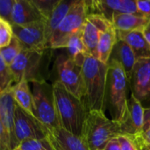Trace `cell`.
Returning <instances> with one entry per match:
<instances>
[{
    "instance_id": "6da1fadb",
    "label": "cell",
    "mask_w": 150,
    "mask_h": 150,
    "mask_svg": "<svg viewBox=\"0 0 150 150\" xmlns=\"http://www.w3.org/2000/svg\"><path fill=\"white\" fill-rule=\"evenodd\" d=\"M60 126L70 134L82 137L89 110L83 99L68 91L57 80L52 84Z\"/></svg>"
},
{
    "instance_id": "7a4b0ae2",
    "label": "cell",
    "mask_w": 150,
    "mask_h": 150,
    "mask_svg": "<svg viewBox=\"0 0 150 150\" xmlns=\"http://www.w3.org/2000/svg\"><path fill=\"white\" fill-rule=\"evenodd\" d=\"M127 77L122 66L115 60L110 59L105 88V106L112 120L120 125L123 124L128 114Z\"/></svg>"
},
{
    "instance_id": "3957f363",
    "label": "cell",
    "mask_w": 150,
    "mask_h": 150,
    "mask_svg": "<svg viewBox=\"0 0 150 150\" xmlns=\"http://www.w3.org/2000/svg\"><path fill=\"white\" fill-rule=\"evenodd\" d=\"M108 64L102 63L97 58L87 56L83 63L84 83L83 101L90 111L105 112V88Z\"/></svg>"
},
{
    "instance_id": "277c9868",
    "label": "cell",
    "mask_w": 150,
    "mask_h": 150,
    "mask_svg": "<svg viewBox=\"0 0 150 150\" xmlns=\"http://www.w3.org/2000/svg\"><path fill=\"white\" fill-rule=\"evenodd\" d=\"M122 135L120 125L101 111H90L83 127L82 140L90 150H104L112 139Z\"/></svg>"
},
{
    "instance_id": "5b68a950",
    "label": "cell",
    "mask_w": 150,
    "mask_h": 150,
    "mask_svg": "<svg viewBox=\"0 0 150 150\" xmlns=\"http://www.w3.org/2000/svg\"><path fill=\"white\" fill-rule=\"evenodd\" d=\"M90 14L88 1L75 0L48 41V49L65 48L69 38L79 32Z\"/></svg>"
},
{
    "instance_id": "8992f818",
    "label": "cell",
    "mask_w": 150,
    "mask_h": 150,
    "mask_svg": "<svg viewBox=\"0 0 150 150\" xmlns=\"http://www.w3.org/2000/svg\"><path fill=\"white\" fill-rule=\"evenodd\" d=\"M32 92L35 117L48 131L60 128L61 126L56 112L53 86L42 79L33 83Z\"/></svg>"
},
{
    "instance_id": "52a82bcc",
    "label": "cell",
    "mask_w": 150,
    "mask_h": 150,
    "mask_svg": "<svg viewBox=\"0 0 150 150\" xmlns=\"http://www.w3.org/2000/svg\"><path fill=\"white\" fill-rule=\"evenodd\" d=\"M58 79L64 88L76 98H84V83L83 77V65L76 63L68 54L58 55L55 61Z\"/></svg>"
},
{
    "instance_id": "ba28073f",
    "label": "cell",
    "mask_w": 150,
    "mask_h": 150,
    "mask_svg": "<svg viewBox=\"0 0 150 150\" xmlns=\"http://www.w3.org/2000/svg\"><path fill=\"white\" fill-rule=\"evenodd\" d=\"M42 56L43 52L23 49L10 66L14 84L23 80L32 83L42 80L40 72Z\"/></svg>"
},
{
    "instance_id": "9c48e42d",
    "label": "cell",
    "mask_w": 150,
    "mask_h": 150,
    "mask_svg": "<svg viewBox=\"0 0 150 150\" xmlns=\"http://www.w3.org/2000/svg\"><path fill=\"white\" fill-rule=\"evenodd\" d=\"M13 36L20 42L22 48L44 52L48 49L46 36V20H39L25 25H12Z\"/></svg>"
},
{
    "instance_id": "30bf717a",
    "label": "cell",
    "mask_w": 150,
    "mask_h": 150,
    "mask_svg": "<svg viewBox=\"0 0 150 150\" xmlns=\"http://www.w3.org/2000/svg\"><path fill=\"white\" fill-rule=\"evenodd\" d=\"M15 136L18 143L31 139H45L48 136V129L34 116L29 114L18 105L15 109Z\"/></svg>"
},
{
    "instance_id": "8fae6325",
    "label": "cell",
    "mask_w": 150,
    "mask_h": 150,
    "mask_svg": "<svg viewBox=\"0 0 150 150\" xmlns=\"http://www.w3.org/2000/svg\"><path fill=\"white\" fill-rule=\"evenodd\" d=\"M131 94L144 108L150 107V58L137 60L128 79Z\"/></svg>"
},
{
    "instance_id": "7c38bea8",
    "label": "cell",
    "mask_w": 150,
    "mask_h": 150,
    "mask_svg": "<svg viewBox=\"0 0 150 150\" xmlns=\"http://www.w3.org/2000/svg\"><path fill=\"white\" fill-rule=\"evenodd\" d=\"M111 25H112V24L99 14L90 13L88 15L81 29V35L90 56L97 58L99 34Z\"/></svg>"
},
{
    "instance_id": "4fadbf2b",
    "label": "cell",
    "mask_w": 150,
    "mask_h": 150,
    "mask_svg": "<svg viewBox=\"0 0 150 150\" xmlns=\"http://www.w3.org/2000/svg\"><path fill=\"white\" fill-rule=\"evenodd\" d=\"M16 105L12 87L0 94V120L8 140L10 150L17 149L19 145L15 136L14 127Z\"/></svg>"
},
{
    "instance_id": "5bb4252c",
    "label": "cell",
    "mask_w": 150,
    "mask_h": 150,
    "mask_svg": "<svg viewBox=\"0 0 150 150\" xmlns=\"http://www.w3.org/2000/svg\"><path fill=\"white\" fill-rule=\"evenodd\" d=\"M88 4L90 13L99 14L111 23L117 14L139 13L134 0H93Z\"/></svg>"
},
{
    "instance_id": "9a60e30c",
    "label": "cell",
    "mask_w": 150,
    "mask_h": 150,
    "mask_svg": "<svg viewBox=\"0 0 150 150\" xmlns=\"http://www.w3.org/2000/svg\"><path fill=\"white\" fill-rule=\"evenodd\" d=\"M145 108L131 94L128 98V114L127 120L120 125L122 135L131 136L134 139L141 136L143 130Z\"/></svg>"
},
{
    "instance_id": "2e32d148",
    "label": "cell",
    "mask_w": 150,
    "mask_h": 150,
    "mask_svg": "<svg viewBox=\"0 0 150 150\" xmlns=\"http://www.w3.org/2000/svg\"><path fill=\"white\" fill-rule=\"evenodd\" d=\"M42 19H44L43 17L32 0H15L11 13V25H25Z\"/></svg>"
},
{
    "instance_id": "e0dca14e",
    "label": "cell",
    "mask_w": 150,
    "mask_h": 150,
    "mask_svg": "<svg viewBox=\"0 0 150 150\" xmlns=\"http://www.w3.org/2000/svg\"><path fill=\"white\" fill-rule=\"evenodd\" d=\"M48 139L54 150H90L81 137L60 127L48 131Z\"/></svg>"
},
{
    "instance_id": "ac0fdd59",
    "label": "cell",
    "mask_w": 150,
    "mask_h": 150,
    "mask_svg": "<svg viewBox=\"0 0 150 150\" xmlns=\"http://www.w3.org/2000/svg\"><path fill=\"white\" fill-rule=\"evenodd\" d=\"M117 38L126 42L132 48L137 60L150 58V45L142 31H117Z\"/></svg>"
},
{
    "instance_id": "d6986e66",
    "label": "cell",
    "mask_w": 150,
    "mask_h": 150,
    "mask_svg": "<svg viewBox=\"0 0 150 150\" xmlns=\"http://www.w3.org/2000/svg\"><path fill=\"white\" fill-rule=\"evenodd\" d=\"M149 18L139 13H120L113 18L112 24L117 31H143Z\"/></svg>"
},
{
    "instance_id": "ffe728a7",
    "label": "cell",
    "mask_w": 150,
    "mask_h": 150,
    "mask_svg": "<svg viewBox=\"0 0 150 150\" xmlns=\"http://www.w3.org/2000/svg\"><path fill=\"white\" fill-rule=\"evenodd\" d=\"M110 59L117 61L122 66L128 81L137 62L132 48L123 40H118L112 49Z\"/></svg>"
},
{
    "instance_id": "44dd1931",
    "label": "cell",
    "mask_w": 150,
    "mask_h": 150,
    "mask_svg": "<svg viewBox=\"0 0 150 150\" xmlns=\"http://www.w3.org/2000/svg\"><path fill=\"white\" fill-rule=\"evenodd\" d=\"M117 40V31L113 25H111L109 28L100 33L97 54V59L99 62L105 64H108L112 49Z\"/></svg>"
},
{
    "instance_id": "7402d4cb",
    "label": "cell",
    "mask_w": 150,
    "mask_h": 150,
    "mask_svg": "<svg viewBox=\"0 0 150 150\" xmlns=\"http://www.w3.org/2000/svg\"><path fill=\"white\" fill-rule=\"evenodd\" d=\"M74 1L75 0H59L50 16L46 20V36L47 39V42L49 41L52 34L54 33V31L57 29L61 22L67 15Z\"/></svg>"
},
{
    "instance_id": "603a6c76",
    "label": "cell",
    "mask_w": 150,
    "mask_h": 150,
    "mask_svg": "<svg viewBox=\"0 0 150 150\" xmlns=\"http://www.w3.org/2000/svg\"><path fill=\"white\" fill-rule=\"evenodd\" d=\"M12 92L17 105H18L29 114L35 117L33 108V92L29 88V83L23 80L18 83H15L12 86Z\"/></svg>"
},
{
    "instance_id": "cb8c5ba5",
    "label": "cell",
    "mask_w": 150,
    "mask_h": 150,
    "mask_svg": "<svg viewBox=\"0 0 150 150\" xmlns=\"http://www.w3.org/2000/svg\"><path fill=\"white\" fill-rule=\"evenodd\" d=\"M65 48L67 49V54L69 55V57H70L80 65H83L85 58L87 56H90L83 42L81 30L69 38Z\"/></svg>"
},
{
    "instance_id": "d4e9b609",
    "label": "cell",
    "mask_w": 150,
    "mask_h": 150,
    "mask_svg": "<svg viewBox=\"0 0 150 150\" xmlns=\"http://www.w3.org/2000/svg\"><path fill=\"white\" fill-rule=\"evenodd\" d=\"M23 50L20 42L18 40L17 38L13 36L10 44L3 48L0 49V55L6 62L7 65L11 66V63L14 62L16 57L19 54V53Z\"/></svg>"
},
{
    "instance_id": "484cf974",
    "label": "cell",
    "mask_w": 150,
    "mask_h": 150,
    "mask_svg": "<svg viewBox=\"0 0 150 150\" xmlns=\"http://www.w3.org/2000/svg\"><path fill=\"white\" fill-rule=\"evenodd\" d=\"M14 85L13 76L10 66L6 64L0 55V94Z\"/></svg>"
},
{
    "instance_id": "4316f807",
    "label": "cell",
    "mask_w": 150,
    "mask_h": 150,
    "mask_svg": "<svg viewBox=\"0 0 150 150\" xmlns=\"http://www.w3.org/2000/svg\"><path fill=\"white\" fill-rule=\"evenodd\" d=\"M17 149L18 150H54L48 137L45 139L26 140L19 143Z\"/></svg>"
},
{
    "instance_id": "83f0119b",
    "label": "cell",
    "mask_w": 150,
    "mask_h": 150,
    "mask_svg": "<svg viewBox=\"0 0 150 150\" xmlns=\"http://www.w3.org/2000/svg\"><path fill=\"white\" fill-rule=\"evenodd\" d=\"M140 149L150 144V107L145 108L144 113V124H143V130L141 136L135 139Z\"/></svg>"
},
{
    "instance_id": "f1b7e54d",
    "label": "cell",
    "mask_w": 150,
    "mask_h": 150,
    "mask_svg": "<svg viewBox=\"0 0 150 150\" xmlns=\"http://www.w3.org/2000/svg\"><path fill=\"white\" fill-rule=\"evenodd\" d=\"M45 20L48 18L59 0H32Z\"/></svg>"
},
{
    "instance_id": "f546056e",
    "label": "cell",
    "mask_w": 150,
    "mask_h": 150,
    "mask_svg": "<svg viewBox=\"0 0 150 150\" xmlns=\"http://www.w3.org/2000/svg\"><path fill=\"white\" fill-rule=\"evenodd\" d=\"M13 38L12 26L7 21L2 19L0 22V49L8 46Z\"/></svg>"
},
{
    "instance_id": "4dcf8cb0",
    "label": "cell",
    "mask_w": 150,
    "mask_h": 150,
    "mask_svg": "<svg viewBox=\"0 0 150 150\" xmlns=\"http://www.w3.org/2000/svg\"><path fill=\"white\" fill-rule=\"evenodd\" d=\"M15 0H0V18L11 25V13Z\"/></svg>"
},
{
    "instance_id": "1f68e13d",
    "label": "cell",
    "mask_w": 150,
    "mask_h": 150,
    "mask_svg": "<svg viewBox=\"0 0 150 150\" xmlns=\"http://www.w3.org/2000/svg\"><path fill=\"white\" fill-rule=\"evenodd\" d=\"M122 150H141L136 140L131 136L120 135L118 137Z\"/></svg>"
},
{
    "instance_id": "d6a6232c",
    "label": "cell",
    "mask_w": 150,
    "mask_h": 150,
    "mask_svg": "<svg viewBox=\"0 0 150 150\" xmlns=\"http://www.w3.org/2000/svg\"><path fill=\"white\" fill-rule=\"evenodd\" d=\"M138 12L147 18H150V0H135Z\"/></svg>"
},
{
    "instance_id": "836d02e7",
    "label": "cell",
    "mask_w": 150,
    "mask_h": 150,
    "mask_svg": "<svg viewBox=\"0 0 150 150\" xmlns=\"http://www.w3.org/2000/svg\"><path fill=\"white\" fill-rule=\"evenodd\" d=\"M0 150H10L8 140L0 120Z\"/></svg>"
},
{
    "instance_id": "e575fe53",
    "label": "cell",
    "mask_w": 150,
    "mask_h": 150,
    "mask_svg": "<svg viewBox=\"0 0 150 150\" xmlns=\"http://www.w3.org/2000/svg\"><path fill=\"white\" fill-rule=\"evenodd\" d=\"M104 150H122L121 145L119 142L118 138H114L112 140H111L106 146L105 147Z\"/></svg>"
},
{
    "instance_id": "d590c367",
    "label": "cell",
    "mask_w": 150,
    "mask_h": 150,
    "mask_svg": "<svg viewBox=\"0 0 150 150\" xmlns=\"http://www.w3.org/2000/svg\"><path fill=\"white\" fill-rule=\"evenodd\" d=\"M142 33H143L146 40H148V42L149 43L150 45V18L149 23H148V25H146V27L144 28V30L142 31Z\"/></svg>"
},
{
    "instance_id": "8d00e7d4",
    "label": "cell",
    "mask_w": 150,
    "mask_h": 150,
    "mask_svg": "<svg viewBox=\"0 0 150 150\" xmlns=\"http://www.w3.org/2000/svg\"><path fill=\"white\" fill-rule=\"evenodd\" d=\"M141 150H150V144L145 146V147H143L142 149H141Z\"/></svg>"
},
{
    "instance_id": "74e56055",
    "label": "cell",
    "mask_w": 150,
    "mask_h": 150,
    "mask_svg": "<svg viewBox=\"0 0 150 150\" xmlns=\"http://www.w3.org/2000/svg\"><path fill=\"white\" fill-rule=\"evenodd\" d=\"M1 20H2V18H0V22H1Z\"/></svg>"
},
{
    "instance_id": "f35d334b",
    "label": "cell",
    "mask_w": 150,
    "mask_h": 150,
    "mask_svg": "<svg viewBox=\"0 0 150 150\" xmlns=\"http://www.w3.org/2000/svg\"><path fill=\"white\" fill-rule=\"evenodd\" d=\"M15 150H18V149H15Z\"/></svg>"
}]
</instances>
